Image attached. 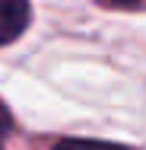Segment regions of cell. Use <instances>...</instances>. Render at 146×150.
I'll return each mask as SVG.
<instances>
[{"instance_id": "1", "label": "cell", "mask_w": 146, "mask_h": 150, "mask_svg": "<svg viewBox=\"0 0 146 150\" xmlns=\"http://www.w3.org/2000/svg\"><path fill=\"white\" fill-rule=\"evenodd\" d=\"M29 26V3L26 0H0V45L19 38Z\"/></svg>"}, {"instance_id": "2", "label": "cell", "mask_w": 146, "mask_h": 150, "mask_svg": "<svg viewBox=\"0 0 146 150\" xmlns=\"http://www.w3.org/2000/svg\"><path fill=\"white\" fill-rule=\"evenodd\" d=\"M54 150H127L121 144H108V141H86V137H70V141H60Z\"/></svg>"}, {"instance_id": "3", "label": "cell", "mask_w": 146, "mask_h": 150, "mask_svg": "<svg viewBox=\"0 0 146 150\" xmlns=\"http://www.w3.org/2000/svg\"><path fill=\"white\" fill-rule=\"evenodd\" d=\"M10 128H13V118H10V109L0 102V141L10 134Z\"/></svg>"}, {"instance_id": "4", "label": "cell", "mask_w": 146, "mask_h": 150, "mask_svg": "<svg viewBox=\"0 0 146 150\" xmlns=\"http://www.w3.org/2000/svg\"><path fill=\"white\" fill-rule=\"evenodd\" d=\"M121 3H133V0H121Z\"/></svg>"}]
</instances>
